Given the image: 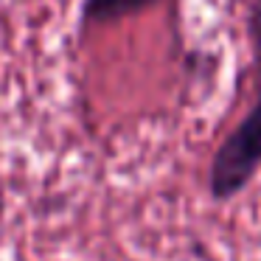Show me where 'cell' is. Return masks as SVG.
<instances>
[{
	"instance_id": "1",
	"label": "cell",
	"mask_w": 261,
	"mask_h": 261,
	"mask_svg": "<svg viewBox=\"0 0 261 261\" xmlns=\"http://www.w3.org/2000/svg\"><path fill=\"white\" fill-rule=\"evenodd\" d=\"M247 40L253 48L255 98L211 160L208 188L214 199L236 197L261 169V0H250L247 6Z\"/></svg>"
},
{
	"instance_id": "2",
	"label": "cell",
	"mask_w": 261,
	"mask_h": 261,
	"mask_svg": "<svg viewBox=\"0 0 261 261\" xmlns=\"http://www.w3.org/2000/svg\"><path fill=\"white\" fill-rule=\"evenodd\" d=\"M163 0H82L79 3V31L98 29V25L121 23L126 17L143 14L146 9L158 6Z\"/></svg>"
},
{
	"instance_id": "3",
	"label": "cell",
	"mask_w": 261,
	"mask_h": 261,
	"mask_svg": "<svg viewBox=\"0 0 261 261\" xmlns=\"http://www.w3.org/2000/svg\"><path fill=\"white\" fill-rule=\"evenodd\" d=\"M0 211H3V186H0Z\"/></svg>"
}]
</instances>
